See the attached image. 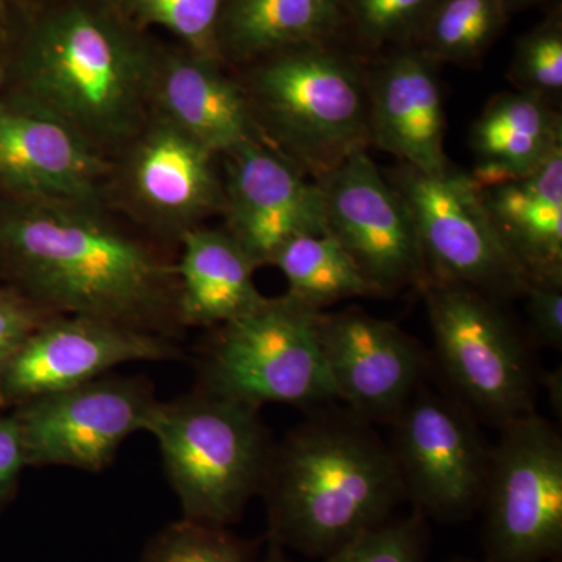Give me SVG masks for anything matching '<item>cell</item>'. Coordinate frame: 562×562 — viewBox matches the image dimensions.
I'll use <instances>...</instances> for the list:
<instances>
[{"label":"cell","mask_w":562,"mask_h":562,"mask_svg":"<svg viewBox=\"0 0 562 562\" xmlns=\"http://www.w3.org/2000/svg\"><path fill=\"white\" fill-rule=\"evenodd\" d=\"M0 254L47 312L166 338L180 327L177 272L99 205L24 199L0 216Z\"/></svg>","instance_id":"cell-1"},{"label":"cell","mask_w":562,"mask_h":562,"mask_svg":"<svg viewBox=\"0 0 562 562\" xmlns=\"http://www.w3.org/2000/svg\"><path fill=\"white\" fill-rule=\"evenodd\" d=\"M260 495L268 539L321 560L406 502L387 442L371 422L335 405L273 443Z\"/></svg>","instance_id":"cell-2"},{"label":"cell","mask_w":562,"mask_h":562,"mask_svg":"<svg viewBox=\"0 0 562 562\" xmlns=\"http://www.w3.org/2000/svg\"><path fill=\"white\" fill-rule=\"evenodd\" d=\"M157 63L109 14L68 5L44 18L29 40L21 103L68 125L101 151L140 131Z\"/></svg>","instance_id":"cell-3"},{"label":"cell","mask_w":562,"mask_h":562,"mask_svg":"<svg viewBox=\"0 0 562 562\" xmlns=\"http://www.w3.org/2000/svg\"><path fill=\"white\" fill-rule=\"evenodd\" d=\"M243 87L269 144L314 181L371 146L368 69L333 43L269 55Z\"/></svg>","instance_id":"cell-4"},{"label":"cell","mask_w":562,"mask_h":562,"mask_svg":"<svg viewBox=\"0 0 562 562\" xmlns=\"http://www.w3.org/2000/svg\"><path fill=\"white\" fill-rule=\"evenodd\" d=\"M146 431L160 446L184 519L231 527L261 494L276 442L260 408L195 387L158 401Z\"/></svg>","instance_id":"cell-5"},{"label":"cell","mask_w":562,"mask_h":562,"mask_svg":"<svg viewBox=\"0 0 562 562\" xmlns=\"http://www.w3.org/2000/svg\"><path fill=\"white\" fill-rule=\"evenodd\" d=\"M435 360L450 394L476 420L502 430L535 413L539 373L527 339L501 302L454 281L425 277L419 288Z\"/></svg>","instance_id":"cell-6"},{"label":"cell","mask_w":562,"mask_h":562,"mask_svg":"<svg viewBox=\"0 0 562 562\" xmlns=\"http://www.w3.org/2000/svg\"><path fill=\"white\" fill-rule=\"evenodd\" d=\"M316 310L284 295L214 327L199 355V390L261 408L314 412L339 402L322 355Z\"/></svg>","instance_id":"cell-7"},{"label":"cell","mask_w":562,"mask_h":562,"mask_svg":"<svg viewBox=\"0 0 562 562\" xmlns=\"http://www.w3.org/2000/svg\"><path fill=\"white\" fill-rule=\"evenodd\" d=\"M484 490L483 562H543L562 552V439L530 413L503 427Z\"/></svg>","instance_id":"cell-8"},{"label":"cell","mask_w":562,"mask_h":562,"mask_svg":"<svg viewBox=\"0 0 562 562\" xmlns=\"http://www.w3.org/2000/svg\"><path fill=\"white\" fill-rule=\"evenodd\" d=\"M390 425L387 446L414 512L449 524L480 512L492 447L461 402L425 382Z\"/></svg>","instance_id":"cell-9"},{"label":"cell","mask_w":562,"mask_h":562,"mask_svg":"<svg viewBox=\"0 0 562 562\" xmlns=\"http://www.w3.org/2000/svg\"><path fill=\"white\" fill-rule=\"evenodd\" d=\"M412 214L427 276L454 281L495 302L524 297L528 286L492 227L471 173L438 176L401 165L384 173Z\"/></svg>","instance_id":"cell-10"},{"label":"cell","mask_w":562,"mask_h":562,"mask_svg":"<svg viewBox=\"0 0 562 562\" xmlns=\"http://www.w3.org/2000/svg\"><path fill=\"white\" fill-rule=\"evenodd\" d=\"M157 398L140 379L106 376L18 406L27 465L99 472L122 442L146 431Z\"/></svg>","instance_id":"cell-11"},{"label":"cell","mask_w":562,"mask_h":562,"mask_svg":"<svg viewBox=\"0 0 562 562\" xmlns=\"http://www.w3.org/2000/svg\"><path fill=\"white\" fill-rule=\"evenodd\" d=\"M327 232L353 258L379 297L419 288L427 277L412 214L368 150L316 180Z\"/></svg>","instance_id":"cell-12"},{"label":"cell","mask_w":562,"mask_h":562,"mask_svg":"<svg viewBox=\"0 0 562 562\" xmlns=\"http://www.w3.org/2000/svg\"><path fill=\"white\" fill-rule=\"evenodd\" d=\"M180 357L169 338L95 317L54 314L0 369V406L24 403L101 379L135 361Z\"/></svg>","instance_id":"cell-13"},{"label":"cell","mask_w":562,"mask_h":562,"mask_svg":"<svg viewBox=\"0 0 562 562\" xmlns=\"http://www.w3.org/2000/svg\"><path fill=\"white\" fill-rule=\"evenodd\" d=\"M317 338L339 402L362 419L391 424L430 375L419 341L360 308L317 314Z\"/></svg>","instance_id":"cell-14"},{"label":"cell","mask_w":562,"mask_h":562,"mask_svg":"<svg viewBox=\"0 0 562 562\" xmlns=\"http://www.w3.org/2000/svg\"><path fill=\"white\" fill-rule=\"evenodd\" d=\"M224 158L225 231L257 268L271 265L291 239L327 233L319 183L271 144Z\"/></svg>","instance_id":"cell-15"},{"label":"cell","mask_w":562,"mask_h":562,"mask_svg":"<svg viewBox=\"0 0 562 562\" xmlns=\"http://www.w3.org/2000/svg\"><path fill=\"white\" fill-rule=\"evenodd\" d=\"M135 136L125 162V190L151 227L181 236L224 211L216 154L160 114Z\"/></svg>","instance_id":"cell-16"},{"label":"cell","mask_w":562,"mask_h":562,"mask_svg":"<svg viewBox=\"0 0 562 562\" xmlns=\"http://www.w3.org/2000/svg\"><path fill=\"white\" fill-rule=\"evenodd\" d=\"M368 95L371 146L430 176L452 168L436 63L416 47H394L368 69Z\"/></svg>","instance_id":"cell-17"},{"label":"cell","mask_w":562,"mask_h":562,"mask_svg":"<svg viewBox=\"0 0 562 562\" xmlns=\"http://www.w3.org/2000/svg\"><path fill=\"white\" fill-rule=\"evenodd\" d=\"M101 151L43 111L0 110V179L31 201L99 205Z\"/></svg>","instance_id":"cell-18"},{"label":"cell","mask_w":562,"mask_h":562,"mask_svg":"<svg viewBox=\"0 0 562 562\" xmlns=\"http://www.w3.org/2000/svg\"><path fill=\"white\" fill-rule=\"evenodd\" d=\"M151 99L160 116L217 157L268 143L241 83L225 76L220 61L198 54L157 63Z\"/></svg>","instance_id":"cell-19"},{"label":"cell","mask_w":562,"mask_h":562,"mask_svg":"<svg viewBox=\"0 0 562 562\" xmlns=\"http://www.w3.org/2000/svg\"><path fill=\"white\" fill-rule=\"evenodd\" d=\"M475 184L492 227L528 283L562 284V150L527 176Z\"/></svg>","instance_id":"cell-20"},{"label":"cell","mask_w":562,"mask_h":562,"mask_svg":"<svg viewBox=\"0 0 562 562\" xmlns=\"http://www.w3.org/2000/svg\"><path fill=\"white\" fill-rule=\"evenodd\" d=\"M177 313L181 327H220L265 305L257 266L227 231L201 225L180 236Z\"/></svg>","instance_id":"cell-21"},{"label":"cell","mask_w":562,"mask_h":562,"mask_svg":"<svg viewBox=\"0 0 562 562\" xmlns=\"http://www.w3.org/2000/svg\"><path fill=\"white\" fill-rule=\"evenodd\" d=\"M469 143L479 183L527 176L562 150L561 114L535 95L501 92L473 122Z\"/></svg>","instance_id":"cell-22"},{"label":"cell","mask_w":562,"mask_h":562,"mask_svg":"<svg viewBox=\"0 0 562 562\" xmlns=\"http://www.w3.org/2000/svg\"><path fill=\"white\" fill-rule=\"evenodd\" d=\"M346 25V0H227L217 50L227 60L257 63L291 47L333 43Z\"/></svg>","instance_id":"cell-23"},{"label":"cell","mask_w":562,"mask_h":562,"mask_svg":"<svg viewBox=\"0 0 562 562\" xmlns=\"http://www.w3.org/2000/svg\"><path fill=\"white\" fill-rule=\"evenodd\" d=\"M288 281V297L322 312L353 297H379L353 258L330 233L303 235L284 244L271 261Z\"/></svg>","instance_id":"cell-24"},{"label":"cell","mask_w":562,"mask_h":562,"mask_svg":"<svg viewBox=\"0 0 562 562\" xmlns=\"http://www.w3.org/2000/svg\"><path fill=\"white\" fill-rule=\"evenodd\" d=\"M502 0H436L413 47L432 63L480 60L508 24Z\"/></svg>","instance_id":"cell-25"},{"label":"cell","mask_w":562,"mask_h":562,"mask_svg":"<svg viewBox=\"0 0 562 562\" xmlns=\"http://www.w3.org/2000/svg\"><path fill=\"white\" fill-rule=\"evenodd\" d=\"M258 547L228 527L181 517L144 547L139 562H258Z\"/></svg>","instance_id":"cell-26"},{"label":"cell","mask_w":562,"mask_h":562,"mask_svg":"<svg viewBox=\"0 0 562 562\" xmlns=\"http://www.w3.org/2000/svg\"><path fill=\"white\" fill-rule=\"evenodd\" d=\"M508 79L514 91L557 106L562 95V22L558 14L517 41Z\"/></svg>","instance_id":"cell-27"},{"label":"cell","mask_w":562,"mask_h":562,"mask_svg":"<svg viewBox=\"0 0 562 562\" xmlns=\"http://www.w3.org/2000/svg\"><path fill=\"white\" fill-rule=\"evenodd\" d=\"M138 21L168 29L192 54L220 61L217 29L227 0H124Z\"/></svg>","instance_id":"cell-28"},{"label":"cell","mask_w":562,"mask_h":562,"mask_svg":"<svg viewBox=\"0 0 562 562\" xmlns=\"http://www.w3.org/2000/svg\"><path fill=\"white\" fill-rule=\"evenodd\" d=\"M430 549V527L420 513L391 517L353 541L322 558V562H425Z\"/></svg>","instance_id":"cell-29"},{"label":"cell","mask_w":562,"mask_h":562,"mask_svg":"<svg viewBox=\"0 0 562 562\" xmlns=\"http://www.w3.org/2000/svg\"><path fill=\"white\" fill-rule=\"evenodd\" d=\"M436 0H346L347 20L369 50L413 46Z\"/></svg>","instance_id":"cell-30"},{"label":"cell","mask_w":562,"mask_h":562,"mask_svg":"<svg viewBox=\"0 0 562 562\" xmlns=\"http://www.w3.org/2000/svg\"><path fill=\"white\" fill-rule=\"evenodd\" d=\"M54 316L36 303L0 292V369L35 328Z\"/></svg>","instance_id":"cell-31"},{"label":"cell","mask_w":562,"mask_h":562,"mask_svg":"<svg viewBox=\"0 0 562 562\" xmlns=\"http://www.w3.org/2000/svg\"><path fill=\"white\" fill-rule=\"evenodd\" d=\"M524 297L536 341L561 350L562 284L528 283Z\"/></svg>","instance_id":"cell-32"},{"label":"cell","mask_w":562,"mask_h":562,"mask_svg":"<svg viewBox=\"0 0 562 562\" xmlns=\"http://www.w3.org/2000/svg\"><path fill=\"white\" fill-rule=\"evenodd\" d=\"M25 461L24 442L14 414L0 416V506L10 501Z\"/></svg>","instance_id":"cell-33"},{"label":"cell","mask_w":562,"mask_h":562,"mask_svg":"<svg viewBox=\"0 0 562 562\" xmlns=\"http://www.w3.org/2000/svg\"><path fill=\"white\" fill-rule=\"evenodd\" d=\"M539 383L546 387L547 394H549L550 405L554 409V414H561L562 412V373L561 369L558 371L546 372L539 375Z\"/></svg>","instance_id":"cell-34"},{"label":"cell","mask_w":562,"mask_h":562,"mask_svg":"<svg viewBox=\"0 0 562 562\" xmlns=\"http://www.w3.org/2000/svg\"><path fill=\"white\" fill-rule=\"evenodd\" d=\"M261 562H291L290 558L284 552V547H281L279 542L268 539V549H266L265 558Z\"/></svg>","instance_id":"cell-35"},{"label":"cell","mask_w":562,"mask_h":562,"mask_svg":"<svg viewBox=\"0 0 562 562\" xmlns=\"http://www.w3.org/2000/svg\"><path fill=\"white\" fill-rule=\"evenodd\" d=\"M503 5L508 9L509 13L512 11L522 10L525 7H530L532 3L539 2V0H502Z\"/></svg>","instance_id":"cell-36"},{"label":"cell","mask_w":562,"mask_h":562,"mask_svg":"<svg viewBox=\"0 0 562 562\" xmlns=\"http://www.w3.org/2000/svg\"><path fill=\"white\" fill-rule=\"evenodd\" d=\"M447 562H479V561L464 560V558H457V560H450V561H447Z\"/></svg>","instance_id":"cell-37"}]
</instances>
